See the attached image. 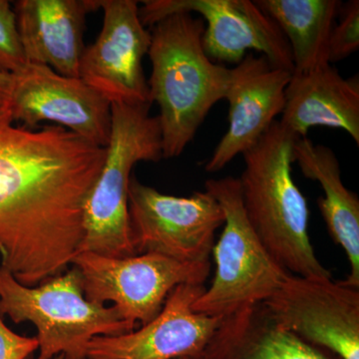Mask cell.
<instances>
[{"label": "cell", "instance_id": "obj_1", "mask_svg": "<svg viewBox=\"0 0 359 359\" xmlns=\"http://www.w3.org/2000/svg\"><path fill=\"white\" fill-rule=\"evenodd\" d=\"M0 109V257L21 285L62 275L83 240L85 201L106 158L63 127L13 124Z\"/></svg>", "mask_w": 359, "mask_h": 359}, {"label": "cell", "instance_id": "obj_2", "mask_svg": "<svg viewBox=\"0 0 359 359\" xmlns=\"http://www.w3.org/2000/svg\"><path fill=\"white\" fill-rule=\"evenodd\" d=\"M205 22L192 13L171 14L151 27L148 81L159 105L164 159L179 157L212 106L226 98L231 69L212 62L203 48Z\"/></svg>", "mask_w": 359, "mask_h": 359}, {"label": "cell", "instance_id": "obj_3", "mask_svg": "<svg viewBox=\"0 0 359 359\" xmlns=\"http://www.w3.org/2000/svg\"><path fill=\"white\" fill-rule=\"evenodd\" d=\"M297 136L276 121L244 154L238 178L245 214L271 256L290 275L332 278L309 235V207L292 175Z\"/></svg>", "mask_w": 359, "mask_h": 359}, {"label": "cell", "instance_id": "obj_4", "mask_svg": "<svg viewBox=\"0 0 359 359\" xmlns=\"http://www.w3.org/2000/svg\"><path fill=\"white\" fill-rule=\"evenodd\" d=\"M150 104H111L112 127L105 162L83 208L79 252L124 259L136 256L130 231L128 193L135 165L163 159L158 116Z\"/></svg>", "mask_w": 359, "mask_h": 359}, {"label": "cell", "instance_id": "obj_5", "mask_svg": "<svg viewBox=\"0 0 359 359\" xmlns=\"http://www.w3.org/2000/svg\"><path fill=\"white\" fill-rule=\"evenodd\" d=\"M0 314L15 323L32 321L37 327L36 359H87V346L96 337L134 332L115 306L87 301L82 278L75 266L39 287L21 285L0 266Z\"/></svg>", "mask_w": 359, "mask_h": 359}, {"label": "cell", "instance_id": "obj_6", "mask_svg": "<svg viewBox=\"0 0 359 359\" xmlns=\"http://www.w3.org/2000/svg\"><path fill=\"white\" fill-rule=\"evenodd\" d=\"M212 194L224 214L221 238L214 245L216 273L211 287L193 304L197 313L224 318L271 297L290 275L266 249L245 214L238 179H210Z\"/></svg>", "mask_w": 359, "mask_h": 359}, {"label": "cell", "instance_id": "obj_7", "mask_svg": "<svg viewBox=\"0 0 359 359\" xmlns=\"http://www.w3.org/2000/svg\"><path fill=\"white\" fill-rule=\"evenodd\" d=\"M87 301L114 302L123 320L136 327L154 320L180 285H204L211 263L190 264L158 254L114 259L80 252L73 259Z\"/></svg>", "mask_w": 359, "mask_h": 359}, {"label": "cell", "instance_id": "obj_8", "mask_svg": "<svg viewBox=\"0 0 359 359\" xmlns=\"http://www.w3.org/2000/svg\"><path fill=\"white\" fill-rule=\"evenodd\" d=\"M128 211L136 255H161L182 263H210L216 231L224 214L208 192L175 197L130 179Z\"/></svg>", "mask_w": 359, "mask_h": 359}, {"label": "cell", "instance_id": "obj_9", "mask_svg": "<svg viewBox=\"0 0 359 359\" xmlns=\"http://www.w3.org/2000/svg\"><path fill=\"white\" fill-rule=\"evenodd\" d=\"M141 22L152 27L180 13H197L207 22L203 48L212 62L238 65L249 50L259 52L276 67L294 72L289 42L276 21L250 0H146Z\"/></svg>", "mask_w": 359, "mask_h": 359}, {"label": "cell", "instance_id": "obj_10", "mask_svg": "<svg viewBox=\"0 0 359 359\" xmlns=\"http://www.w3.org/2000/svg\"><path fill=\"white\" fill-rule=\"evenodd\" d=\"M11 75L6 106L13 122L32 128L50 121L100 147L112 127L111 103L80 77L58 74L48 66L26 63Z\"/></svg>", "mask_w": 359, "mask_h": 359}, {"label": "cell", "instance_id": "obj_11", "mask_svg": "<svg viewBox=\"0 0 359 359\" xmlns=\"http://www.w3.org/2000/svg\"><path fill=\"white\" fill-rule=\"evenodd\" d=\"M263 304L280 327L311 346L359 359V287L290 273Z\"/></svg>", "mask_w": 359, "mask_h": 359}, {"label": "cell", "instance_id": "obj_12", "mask_svg": "<svg viewBox=\"0 0 359 359\" xmlns=\"http://www.w3.org/2000/svg\"><path fill=\"white\" fill-rule=\"evenodd\" d=\"M97 1L103 11L102 29L95 42L85 48L80 78L111 104L152 105L143 70L151 32L141 22L138 2Z\"/></svg>", "mask_w": 359, "mask_h": 359}, {"label": "cell", "instance_id": "obj_13", "mask_svg": "<svg viewBox=\"0 0 359 359\" xmlns=\"http://www.w3.org/2000/svg\"><path fill=\"white\" fill-rule=\"evenodd\" d=\"M203 285H180L167 297L154 320L137 332L96 337L87 346V359H201L223 318L194 311Z\"/></svg>", "mask_w": 359, "mask_h": 359}, {"label": "cell", "instance_id": "obj_14", "mask_svg": "<svg viewBox=\"0 0 359 359\" xmlns=\"http://www.w3.org/2000/svg\"><path fill=\"white\" fill-rule=\"evenodd\" d=\"M292 73L276 67L263 55L248 53L231 69L226 94L229 128L205 163L208 173H216L238 155H244L282 114L285 89Z\"/></svg>", "mask_w": 359, "mask_h": 359}, {"label": "cell", "instance_id": "obj_15", "mask_svg": "<svg viewBox=\"0 0 359 359\" xmlns=\"http://www.w3.org/2000/svg\"><path fill=\"white\" fill-rule=\"evenodd\" d=\"M14 13L26 61L58 74L80 77L87 13L97 0H20Z\"/></svg>", "mask_w": 359, "mask_h": 359}, {"label": "cell", "instance_id": "obj_16", "mask_svg": "<svg viewBox=\"0 0 359 359\" xmlns=\"http://www.w3.org/2000/svg\"><path fill=\"white\" fill-rule=\"evenodd\" d=\"M280 124L297 138L313 127L346 132L359 145V78L346 79L332 65L292 74Z\"/></svg>", "mask_w": 359, "mask_h": 359}, {"label": "cell", "instance_id": "obj_17", "mask_svg": "<svg viewBox=\"0 0 359 359\" xmlns=\"http://www.w3.org/2000/svg\"><path fill=\"white\" fill-rule=\"evenodd\" d=\"M292 158L306 178L320 183L321 216L337 244L341 245L351 264L347 285L359 287V200L344 186L339 161L327 146L314 144L308 137L297 139Z\"/></svg>", "mask_w": 359, "mask_h": 359}, {"label": "cell", "instance_id": "obj_18", "mask_svg": "<svg viewBox=\"0 0 359 359\" xmlns=\"http://www.w3.org/2000/svg\"><path fill=\"white\" fill-rule=\"evenodd\" d=\"M201 359H330L280 327L263 302L222 320Z\"/></svg>", "mask_w": 359, "mask_h": 359}, {"label": "cell", "instance_id": "obj_19", "mask_svg": "<svg viewBox=\"0 0 359 359\" xmlns=\"http://www.w3.org/2000/svg\"><path fill=\"white\" fill-rule=\"evenodd\" d=\"M276 21L292 51L294 72L306 74L330 65L328 43L342 2L339 0H257Z\"/></svg>", "mask_w": 359, "mask_h": 359}, {"label": "cell", "instance_id": "obj_20", "mask_svg": "<svg viewBox=\"0 0 359 359\" xmlns=\"http://www.w3.org/2000/svg\"><path fill=\"white\" fill-rule=\"evenodd\" d=\"M340 21L330 33L328 63L339 62L359 48V1L351 0L340 7Z\"/></svg>", "mask_w": 359, "mask_h": 359}, {"label": "cell", "instance_id": "obj_21", "mask_svg": "<svg viewBox=\"0 0 359 359\" xmlns=\"http://www.w3.org/2000/svg\"><path fill=\"white\" fill-rule=\"evenodd\" d=\"M26 63L13 7L0 0V73L13 74Z\"/></svg>", "mask_w": 359, "mask_h": 359}, {"label": "cell", "instance_id": "obj_22", "mask_svg": "<svg viewBox=\"0 0 359 359\" xmlns=\"http://www.w3.org/2000/svg\"><path fill=\"white\" fill-rule=\"evenodd\" d=\"M39 346L36 337L15 334L0 316V359H26L39 351Z\"/></svg>", "mask_w": 359, "mask_h": 359}, {"label": "cell", "instance_id": "obj_23", "mask_svg": "<svg viewBox=\"0 0 359 359\" xmlns=\"http://www.w3.org/2000/svg\"><path fill=\"white\" fill-rule=\"evenodd\" d=\"M11 75L0 73V109L6 105L11 88Z\"/></svg>", "mask_w": 359, "mask_h": 359}, {"label": "cell", "instance_id": "obj_24", "mask_svg": "<svg viewBox=\"0 0 359 359\" xmlns=\"http://www.w3.org/2000/svg\"><path fill=\"white\" fill-rule=\"evenodd\" d=\"M26 359H34V358H33V356H29V358H26ZM53 359H65V355H63V354H59V355L55 356V358H54Z\"/></svg>", "mask_w": 359, "mask_h": 359}, {"label": "cell", "instance_id": "obj_25", "mask_svg": "<svg viewBox=\"0 0 359 359\" xmlns=\"http://www.w3.org/2000/svg\"><path fill=\"white\" fill-rule=\"evenodd\" d=\"M177 359H191V358H177Z\"/></svg>", "mask_w": 359, "mask_h": 359}]
</instances>
